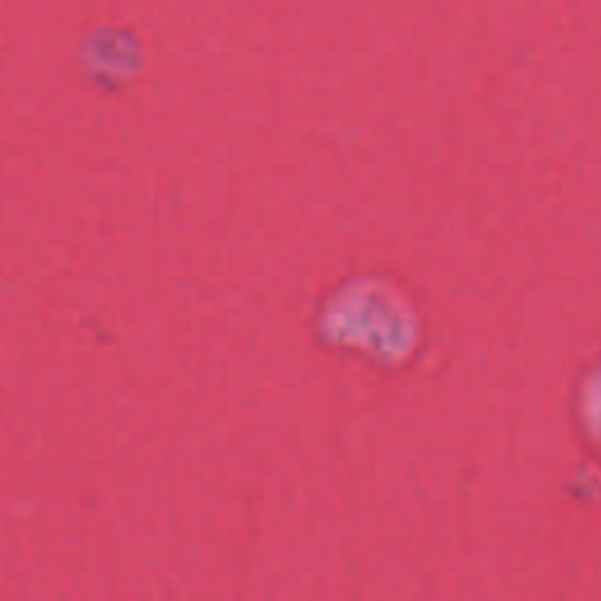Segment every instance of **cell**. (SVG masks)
Masks as SVG:
<instances>
[{"label": "cell", "instance_id": "obj_1", "mask_svg": "<svg viewBox=\"0 0 601 601\" xmlns=\"http://www.w3.org/2000/svg\"><path fill=\"white\" fill-rule=\"evenodd\" d=\"M578 419L585 435L601 449V364H597L580 385Z\"/></svg>", "mask_w": 601, "mask_h": 601}]
</instances>
